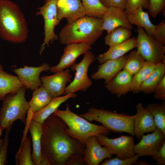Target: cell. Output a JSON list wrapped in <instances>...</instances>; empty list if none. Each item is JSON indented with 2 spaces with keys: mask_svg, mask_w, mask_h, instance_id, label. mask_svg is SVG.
<instances>
[{
  "mask_svg": "<svg viewBox=\"0 0 165 165\" xmlns=\"http://www.w3.org/2000/svg\"><path fill=\"white\" fill-rule=\"evenodd\" d=\"M139 143L135 144L134 152L139 156H152L160 149L165 142V134L157 129L151 134L142 136Z\"/></svg>",
  "mask_w": 165,
  "mask_h": 165,
  "instance_id": "8fae6325",
  "label": "cell"
},
{
  "mask_svg": "<svg viewBox=\"0 0 165 165\" xmlns=\"http://www.w3.org/2000/svg\"><path fill=\"white\" fill-rule=\"evenodd\" d=\"M136 114L134 115V134L140 140L146 133L152 132L157 128L153 116L141 103L136 106Z\"/></svg>",
  "mask_w": 165,
  "mask_h": 165,
  "instance_id": "9a60e30c",
  "label": "cell"
},
{
  "mask_svg": "<svg viewBox=\"0 0 165 165\" xmlns=\"http://www.w3.org/2000/svg\"><path fill=\"white\" fill-rule=\"evenodd\" d=\"M94 54L89 51L84 54L83 58L78 63H74L70 68L75 71L73 81L66 87L64 94L75 93L81 91H86L92 85V82L88 75L89 68L95 60Z\"/></svg>",
  "mask_w": 165,
  "mask_h": 165,
  "instance_id": "9c48e42d",
  "label": "cell"
},
{
  "mask_svg": "<svg viewBox=\"0 0 165 165\" xmlns=\"http://www.w3.org/2000/svg\"><path fill=\"white\" fill-rule=\"evenodd\" d=\"M3 128L0 125V150L2 145L4 142V139H1V137L2 135V133L3 130H4Z\"/></svg>",
  "mask_w": 165,
  "mask_h": 165,
  "instance_id": "7bdbcfd3",
  "label": "cell"
},
{
  "mask_svg": "<svg viewBox=\"0 0 165 165\" xmlns=\"http://www.w3.org/2000/svg\"><path fill=\"white\" fill-rule=\"evenodd\" d=\"M149 0H127L125 11L127 15L140 7L148 9Z\"/></svg>",
  "mask_w": 165,
  "mask_h": 165,
  "instance_id": "d590c367",
  "label": "cell"
},
{
  "mask_svg": "<svg viewBox=\"0 0 165 165\" xmlns=\"http://www.w3.org/2000/svg\"><path fill=\"white\" fill-rule=\"evenodd\" d=\"M28 36L24 15L19 6L9 0H0V37L13 43H23Z\"/></svg>",
  "mask_w": 165,
  "mask_h": 165,
  "instance_id": "7a4b0ae2",
  "label": "cell"
},
{
  "mask_svg": "<svg viewBox=\"0 0 165 165\" xmlns=\"http://www.w3.org/2000/svg\"><path fill=\"white\" fill-rule=\"evenodd\" d=\"M72 77L70 70L67 69L53 75L42 76L40 79L42 86L54 97L64 94L66 85L71 82Z\"/></svg>",
  "mask_w": 165,
  "mask_h": 165,
  "instance_id": "2e32d148",
  "label": "cell"
},
{
  "mask_svg": "<svg viewBox=\"0 0 165 165\" xmlns=\"http://www.w3.org/2000/svg\"><path fill=\"white\" fill-rule=\"evenodd\" d=\"M156 64L145 61L142 68L133 76L132 83L130 92L133 94L141 92V86L150 74L155 68Z\"/></svg>",
  "mask_w": 165,
  "mask_h": 165,
  "instance_id": "f1b7e54d",
  "label": "cell"
},
{
  "mask_svg": "<svg viewBox=\"0 0 165 165\" xmlns=\"http://www.w3.org/2000/svg\"><path fill=\"white\" fill-rule=\"evenodd\" d=\"M53 114L61 119L66 124V133L70 137L85 145L90 137L99 134H108L110 131L103 125L92 123L72 112L67 104L65 110L57 109Z\"/></svg>",
  "mask_w": 165,
  "mask_h": 165,
  "instance_id": "277c9868",
  "label": "cell"
},
{
  "mask_svg": "<svg viewBox=\"0 0 165 165\" xmlns=\"http://www.w3.org/2000/svg\"><path fill=\"white\" fill-rule=\"evenodd\" d=\"M139 156L135 154L132 156L126 159H122L116 156L104 160L100 163L101 165H132L138 160Z\"/></svg>",
  "mask_w": 165,
  "mask_h": 165,
  "instance_id": "836d02e7",
  "label": "cell"
},
{
  "mask_svg": "<svg viewBox=\"0 0 165 165\" xmlns=\"http://www.w3.org/2000/svg\"><path fill=\"white\" fill-rule=\"evenodd\" d=\"M153 116L157 129L165 134V103L160 104L157 103H151L145 107Z\"/></svg>",
  "mask_w": 165,
  "mask_h": 165,
  "instance_id": "1f68e13d",
  "label": "cell"
},
{
  "mask_svg": "<svg viewBox=\"0 0 165 165\" xmlns=\"http://www.w3.org/2000/svg\"><path fill=\"white\" fill-rule=\"evenodd\" d=\"M31 137H25L15 156L16 165H34L31 154Z\"/></svg>",
  "mask_w": 165,
  "mask_h": 165,
  "instance_id": "f546056e",
  "label": "cell"
},
{
  "mask_svg": "<svg viewBox=\"0 0 165 165\" xmlns=\"http://www.w3.org/2000/svg\"><path fill=\"white\" fill-rule=\"evenodd\" d=\"M156 26L155 39L163 45H165V21L164 19Z\"/></svg>",
  "mask_w": 165,
  "mask_h": 165,
  "instance_id": "74e56055",
  "label": "cell"
},
{
  "mask_svg": "<svg viewBox=\"0 0 165 165\" xmlns=\"http://www.w3.org/2000/svg\"><path fill=\"white\" fill-rule=\"evenodd\" d=\"M85 145L83 160L87 165H98L104 160L112 157L113 155L108 148L101 146L95 135L89 137Z\"/></svg>",
  "mask_w": 165,
  "mask_h": 165,
  "instance_id": "4fadbf2b",
  "label": "cell"
},
{
  "mask_svg": "<svg viewBox=\"0 0 165 165\" xmlns=\"http://www.w3.org/2000/svg\"><path fill=\"white\" fill-rule=\"evenodd\" d=\"M102 19L84 16L68 23L61 29L58 38L63 45L85 43L93 45L102 34Z\"/></svg>",
  "mask_w": 165,
  "mask_h": 165,
  "instance_id": "3957f363",
  "label": "cell"
},
{
  "mask_svg": "<svg viewBox=\"0 0 165 165\" xmlns=\"http://www.w3.org/2000/svg\"><path fill=\"white\" fill-rule=\"evenodd\" d=\"M23 86L17 76L4 71L0 64V100L9 94L16 92Z\"/></svg>",
  "mask_w": 165,
  "mask_h": 165,
  "instance_id": "d4e9b609",
  "label": "cell"
},
{
  "mask_svg": "<svg viewBox=\"0 0 165 165\" xmlns=\"http://www.w3.org/2000/svg\"><path fill=\"white\" fill-rule=\"evenodd\" d=\"M135 165H152L151 164H149L147 161H142V160H140L138 161V160L135 163Z\"/></svg>",
  "mask_w": 165,
  "mask_h": 165,
  "instance_id": "ee69618b",
  "label": "cell"
},
{
  "mask_svg": "<svg viewBox=\"0 0 165 165\" xmlns=\"http://www.w3.org/2000/svg\"><path fill=\"white\" fill-rule=\"evenodd\" d=\"M133 76L123 69L118 72L105 86L108 90L119 97L130 92Z\"/></svg>",
  "mask_w": 165,
  "mask_h": 165,
  "instance_id": "ffe728a7",
  "label": "cell"
},
{
  "mask_svg": "<svg viewBox=\"0 0 165 165\" xmlns=\"http://www.w3.org/2000/svg\"><path fill=\"white\" fill-rule=\"evenodd\" d=\"M83 156L77 155L72 158L68 162L66 165H84Z\"/></svg>",
  "mask_w": 165,
  "mask_h": 165,
  "instance_id": "b9f144b4",
  "label": "cell"
},
{
  "mask_svg": "<svg viewBox=\"0 0 165 165\" xmlns=\"http://www.w3.org/2000/svg\"><path fill=\"white\" fill-rule=\"evenodd\" d=\"M145 61L137 50H133L127 55L123 69L133 76L142 68Z\"/></svg>",
  "mask_w": 165,
  "mask_h": 165,
  "instance_id": "4dcf8cb0",
  "label": "cell"
},
{
  "mask_svg": "<svg viewBox=\"0 0 165 165\" xmlns=\"http://www.w3.org/2000/svg\"><path fill=\"white\" fill-rule=\"evenodd\" d=\"M50 65L44 63L38 67L24 66L23 68H15L13 72L17 75L23 86L34 91L42 86L40 75L43 71L50 70Z\"/></svg>",
  "mask_w": 165,
  "mask_h": 165,
  "instance_id": "7c38bea8",
  "label": "cell"
},
{
  "mask_svg": "<svg viewBox=\"0 0 165 165\" xmlns=\"http://www.w3.org/2000/svg\"><path fill=\"white\" fill-rule=\"evenodd\" d=\"M58 0H45L44 4L38 9L36 13L37 15H41L44 20V37L43 42L40 48L39 53L41 54L46 46H49L58 38V36L54 32L56 26L60 21L57 17V4Z\"/></svg>",
  "mask_w": 165,
  "mask_h": 165,
  "instance_id": "ba28073f",
  "label": "cell"
},
{
  "mask_svg": "<svg viewBox=\"0 0 165 165\" xmlns=\"http://www.w3.org/2000/svg\"><path fill=\"white\" fill-rule=\"evenodd\" d=\"M137 50L147 61L156 64L165 61V45L148 35L141 27H137Z\"/></svg>",
  "mask_w": 165,
  "mask_h": 165,
  "instance_id": "52a82bcc",
  "label": "cell"
},
{
  "mask_svg": "<svg viewBox=\"0 0 165 165\" xmlns=\"http://www.w3.org/2000/svg\"><path fill=\"white\" fill-rule=\"evenodd\" d=\"M95 136L101 145L108 148L120 158L126 159L135 154L133 136L122 135L115 138H109L102 134Z\"/></svg>",
  "mask_w": 165,
  "mask_h": 165,
  "instance_id": "30bf717a",
  "label": "cell"
},
{
  "mask_svg": "<svg viewBox=\"0 0 165 165\" xmlns=\"http://www.w3.org/2000/svg\"><path fill=\"white\" fill-rule=\"evenodd\" d=\"M130 23L137 27L142 28L146 33L154 39L155 37L156 27L151 21L148 13L145 12L142 7L127 15Z\"/></svg>",
  "mask_w": 165,
  "mask_h": 165,
  "instance_id": "cb8c5ba5",
  "label": "cell"
},
{
  "mask_svg": "<svg viewBox=\"0 0 165 165\" xmlns=\"http://www.w3.org/2000/svg\"><path fill=\"white\" fill-rule=\"evenodd\" d=\"M155 98L162 101L165 100V76L157 86L153 92Z\"/></svg>",
  "mask_w": 165,
  "mask_h": 165,
  "instance_id": "f35d334b",
  "label": "cell"
},
{
  "mask_svg": "<svg viewBox=\"0 0 165 165\" xmlns=\"http://www.w3.org/2000/svg\"><path fill=\"white\" fill-rule=\"evenodd\" d=\"M41 147L44 161L50 165H66L77 155L84 156L85 145L69 136L67 126L59 117L53 114L42 124Z\"/></svg>",
  "mask_w": 165,
  "mask_h": 165,
  "instance_id": "6da1fadb",
  "label": "cell"
},
{
  "mask_svg": "<svg viewBox=\"0 0 165 165\" xmlns=\"http://www.w3.org/2000/svg\"><path fill=\"white\" fill-rule=\"evenodd\" d=\"M106 7H116L125 9L127 0H100Z\"/></svg>",
  "mask_w": 165,
  "mask_h": 165,
  "instance_id": "ab89813d",
  "label": "cell"
},
{
  "mask_svg": "<svg viewBox=\"0 0 165 165\" xmlns=\"http://www.w3.org/2000/svg\"><path fill=\"white\" fill-rule=\"evenodd\" d=\"M152 157L154 160L156 161L155 164L159 165L165 164V142L159 150Z\"/></svg>",
  "mask_w": 165,
  "mask_h": 165,
  "instance_id": "60d3db41",
  "label": "cell"
},
{
  "mask_svg": "<svg viewBox=\"0 0 165 165\" xmlns=\"http://www.w3.org/2000/svg\"><path fill=\"white\" fill-rule=\"evenodd\" d=\"M136 38H131L122 43L109 47L106 52L99 54L97 58L100 64L108 60L119 58L136 48Z\"/></svg>",
  "mask_w": 165,
  "mask_h": 165,
  "instance_id": "7402d4cb",
  "label": "cell"
},
{
  "mask_svg": "<svg viewBox=\"0 0 165 165\" xmlns=\"http://www.w3.org/2000/svg\"><path fill=\"white\" fill-rule=\"evenodd\" d=\"M165 76V61L156 64V67L142 84L141 91L145 94L153 93L155 89Z\"/></svg>",
  "mask_w": 165,
  "mask_h": 165,
  "instance_id": "484cf974",
  "label": "cell"
},
{
  "mask_svg": "<svg viewBox=\"0 0 165 165\" xmlns=\"http://www.w3.org/2000/svg\"><path fill=\"white\" fill-rule=\"evenodd\" d=\"M131 35V30L124 27H118L108 33L104 38L105 43L111 47L129 39Z\"/></svg>",
  "mask_w": 165,
  "mask_h": 165,
  "instance_id": "83f0119b",
  "label": "cell"
},
{
  "mask_svg": "<svg viewBox=\"0 0 165 165\" xmlns=\"http://www.w3.org/2000/svg\"><path fill=\"white\" fill-rule=\"evenodd\" d=\"M127 55L117 59L107 60L98 66L97 71L91 75L95 80L104 79L106 84L120 71L124 66Z\"/></svg>",
  "mask_w": 165,
  "mask_h": 165,
  "instance_id": "d6986e66",
  "label": "cell"
},
{
  "mask_svg": "<svg viewBox=\"0 0 165 165\" xmlns=\"http://www.w3.org/2000/svg\"><path fill=\"white\" fill-rule=\"evenodd\" d=\"M12 126L6 129L4 142L0 150V165H4L7 163V148L9 145L8 136Z\"/></svg>",
  "mask_w": 165,
  "mask_h": 165,
  "instance_id": "8d00e7d4",
  "label": "cell"
},
{
  "mask_svg": "<svg viewBox=\"0 0 165 165\" xmlns=\"http://www.w3.org/2000/svg\"><path fill=\"white\" fill-rule=\"evenodd\" d=\"M57 7L60 21L65 18L70 23L86 15L81 0H58Z\"/></svg>",
  "mask_w": 165,
  "mask_h": 165,
  "instance_id": "ac0fdd59",
  "label": "cell"
},
{
  "mask_svg": "<svg viewBox=\"0 0 165 165\" xmlns=\"http://www.w3.org/2000/svg\"><path fill=\"white\" fill-rule=\"evenodd\" d=\"M77 96L75 93H69L62 96L53 97L50 102L41 110L35 112L30 119L42 124L45 121L58 109L59 107L67 100L75 98Z\"/></svg>",
  "mask_w": 165,
  "mask_h": 165,
  "instance_id": "603a6c76",
  "label": "cell"
},
{
  "mask_svg": "<svg viewBox=\"0 0 165 165\" xmlns=\"http://www.w3.org/2000/svg\"><path fill=\"white\" fill-rule=\"evenodd\" d=\"M91 46L85 43H74L66 45L64 49L60 61L56 65L51 67L50 70L54 73L61 72L75 63L76 59L91 49Z\"/></svg>",
  "mask_w": 165,
  "mask_h": 165,
  "instance_id": "5bb4252c",
  "label": "cell"
},
{
  "mask_svg": "<svg viewBox=\"0 0 165 165\" xmlns=\"http://www.w3.org/2000/svg\"><path fill=\"white\" fill-rule=\"evenodd\" d=\"M53 97L42 86L33 91L32 97L28 102V113L32 115L48 104Z\"/></svg>",
  "mask_w": 165,
  "mask_h": 165,
  "instance_id": "4316f807",
  "label": "cell"
},
{
  "mask_svg": "<svg viewBox=\"0 0 165 165\" xmlns=\"http://www.w3.org/2000/svg\"><path fill=\"white\" fill-rule=\"evenodd\" d=\"M79 116L88 121H94L101 123L110 131L125 132L134 136V115L91 107L87 112Z\"/></svg>",
  "mask_w": 165,
  "mask_h": 165,
  "instance_id": "5b68a950",
  "label": "cell"
},
{
  "mask_svg": "<svg viewBox=\"0 0 165 165\" xmlns=\"http://www.w3.org/2000/svg\"><path fill=\"white\" fill-rule=\"evenodd\" d=\"M26 88L23 86L17 92L6 95L3 99L0 109V125L4 130L18 119L26 123V115L29 108L25 98Z\"/></svg>",
  "mask_w": 165,
  "mask_h": 165,
  "instance_id": "8992f818",
  "label": "cell"
},
{
  "mask_svg": "<svg viewBox=\"0 0 165 165\" xmlns=\"http://www.w3.org/2000/svg\"><path fill=\"white\" fill-rule=\"evenodd\" d=\"M81 1L87 16L101 18L107 9L100 0Z\"/></svg>",
  "mask_w": 165,
  "mask_h": 165,
  "instance_id": "d6a6232c",
  "label": "cell"
},
{
  "mask_svg": "<svg viewBox=\"0 0 165 165\" xmlns=\"http://www.w3.org/2000/svg\"><path fill=\"white\" fill-rule=\"evenodd\" d=\"M28 128L31 134L32 142L31 154L34 165H43V159L41 147V138L43 134L42 125L30 120Z\"/></svg>",
  "mask_w": 165,
  "mask_h": 165,
  "instance_id": "44dd1931",
  "label": "cell"
},
{
  "mask_svg": "<svg viewBox=\"0 0 165 165\" xmlns=\"http://www.w3.org/2000/svg\"><path fill=\"white\" fill-rule=\"evenodd\" d=\"M165 8V0H149L148 12L152 18H155L161 13Z\"/></svg>",
  "mask_w": 165,
  "mask_h": 165,
  "instance_id": "e575fe53",
  "label": "cell"
},
{
  "mask_svg": "<svg viewBox=\"0 0 165 165\" xmlns=\"http://www.w3.org/2000/svg\"><path fill=\"white\" fill-rule=\"evenodd\" d=\"M101 19L102 29L108 33L119 27H126L131 30L133 28L128 20L124 10L119 8H108Z\"/></svg>",
  "mask_w": 165,
  "mask_h": 165,
  "instance_id": "e0dca14e",
  "label": "cell"
}]
</instances>
